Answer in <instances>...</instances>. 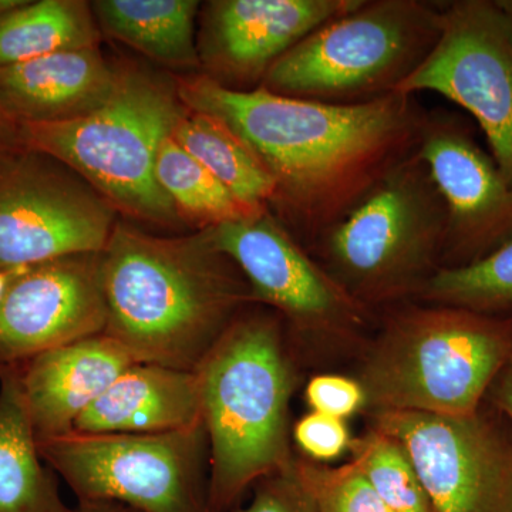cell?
Segmentation results:
<instances>
[{"mask_svg":"<svg viewBox=\"0 0 512 512\" xmlns=\"http://www.w3.org/2000/svg\"><path fill=\"white\" fill-rule=\"evenodd\" d=\"M174 80L185 107L218 117L251 148L274 180L269 211L309 244L417 150L427 113L400 93L328 104L238 92L202 72Z\"/></svg>","mask_w":512,"mask_h":512,"instance_id":"cell-1","label":"cell"},{"mask_svg":"<svg viewBox=\"0 0 512 512\" xmlns=\"http://www.w3.org/2000/svg\"><path fill=\"white\" fill-rule=\"evenodd\" d=\"M171 137L204 165L239 201L269 208L275 195L271 175L251 148L218 117L188 109Z\"/></svg>","mask_w":512,"mask_h":512,"instance_id":"cell-22","label":"cell"},{"mask_svg":"<svg viewBox=\"0 0 512 512\" xmlns=\"http://www.w3.org/2000/svg\"><path fill=\"white\" fill-rule=\"evenodd\" d=\"M484 402L504 414L512 424V357L495 377Z\"/></svg>","mask_w":512,"mask_h":512,"instance_id":"cell-30","label":"cell"},{"mask_svg":"<svg viewBox=\"0 0 512 512\" xmlns=\"http://www.w3.org/2000/svg\"><path fill=\"white\" fill-rule=\"evenodd\" d=\"M30 265L12 266V268H0V302L5 298L10 286L15 284L20 275L25 274Z\"/></svg>","mask_w":512,"mask_h":512,"instance_id":"cell-33","label":"cell"},{"mask_svg":"<svg viewBox=\"0 0 512 512\" xmlns=\"http://www.w3.org/2000/svg\"><path fill=\"white\" fill-rule=\"evenodd\" d=\"M119 214L72 168L39 151L0 164V268L100 254Z\"/></svg>","mask_w":512,"mask_h":512,"instance_id":"cell-11","label":"cell"},{"mask_svg":"<svg viewBox=\"0 0 512 512\" xmlns=\"http://www.w3.org/2000/svg\"><path fill=\"white\" fill-rule=\"evenodd\" d=\"M100 254L30 265L0 302V370L104 333Z\"/></svg>","mask_w":512,"mask_h":512,"instance_id":"cell-14","label":"cell"},{"mask_svg":"<svg viewBox=\"0 0 512 512\" xmlns=\"http://www.w3.org/2000/svg\"><path fill=\"white\" fill-rule=\"evenodd\" d=\"M447 208L416 151L313 239V258L360 305L416 298L443 265Z\"/></svg>","mask_w":512,"mask_h":512,"instance_id":"cell-6","label":"cell"},{"mask_svg":"<svg viewBox=\"0 0 512 512\" xmlns=\"http://www.w3.org/2000/svg\"><path fill=\"white\" fill-rule=\"evenodd\" d=\"M79 501L140 512H212L204 423L164 434H82L37 443Z\"/></svg>","mask_w":512,"mask_h":512,"instance_id":"cell-8","label":"cell"},{"mask_svg":"<svg viewBox=\"0 0 512 512\" xmlns=\"http://www.w3.org/2000/svg\"><path fill=\"white\" fill-rule=\"evenodd\" d=\"M241 512H318L296 470L295 457L254 485L251 503Z\"/></svg>","mask_w":512,"mask_h":512,"instance_id":"cell-27","label":"cell"},{"mask_svg":"<svg viewBox=\"0 0 512 512\" xmlns=\"http://www.w3.org/2000/svg\"><path fill=\"white\" fill-rule=\"evenodd\" d=\"M511 357L512 313L407 306L387 318L359 382L372 413L467 416Z\"/></svg>","mask_w":512,"mask_h":512,"instance_id":"cell-5","label":"cell"},{"mask_svg":"<svg viewBox=\"0 0 512 512\" xmlns=\"http://www.w3.org/2000/svg\"><path fill=\"white\" fill-rule=\"evenodd\" d=\"M156 177L178 218L197 231L254 217L269 208L244 204L184 148L168 136L156 160Z\"/></svg>","mask_w":512,"mask_h":512,"instance_id":"cell-23","label":"cell"},{"mask_svg":"<svg viewBox=\"0 0 512 512\" xmlns=\"http://www.w3.org/2000/svg\"><path fill=\"white\" fill-rule=\"evenodd\" d=\"M25 0H0V16L6 15L18 6L22 5Z\"/></svg>","mask_w":512,"mask_h":512,"instance_id":"cell-34","label":"cell"},{"mask_svg":"<svg viewBox=\"0 0 512 512\" xmlns=\"http://www.w3.org/2000/svg\"><path fill=\"white\" fill-rule=\"evenodd\" d=\"M119 74L100 46L0 67V109L18 126L80 119L106 103Z\"/></svg>","mask_w":512,"mask_h":512,"instance_id":"cell-17","label":"cell"},{"mask_svg":"<svg viewBox=\"0 0 512 512\" xmlns=\"http://www.w3.org/2000/svg\"><path fill=\"white\" fill-rule=\"evenodd\" d=\"M73 512H140L133 508L126 507L117 503H107V501H79Z\"/></svg>","mask_w":512,"mask_h":512,"instance_id":"cell-32","label":"cell"},{"mask_svg":"<svg viewBox=\"0 0 512 512\" xmlns=\"http://www.w3.org/2000/svg\"><path fill=\"white\" fill-rule=\"evenodd\" d=\"M397 93L439 94L466 110L512 187V0L441 2L439 42Z\"/></svg>","mask_w":512,"mask_h":512,"instance_id":"cell-9","label":"cell"},{"mask_svg":"<svg viewBox=\"0 0 512 512\" xmlns=\"http://www.w3.org/2000/svg\"><path fill=\"white\" fill-rule=\"evenodd\" d=\"M187 111L174 76L120 63L116 89L103 106L63 123L20 124V143L72 168L117 214L175 228L181 221L158 184L156 160Z\"/></svg>","mask_w":512,"mask_h":512,"instance_id":"cell-4","label":"cell"},{"mask_svg":"<svg viewBox=\"0 0 512 512\" xmlns=\"http://www.w3.org/2000/svg\"><path fill=\"white\" fill-rule=\"evenodd\" d=\"M22 150H25V147L20 143L18 124L13 123L5 111L0 109V164Z\"/></svg>","mask_w":512,"mask_h":512,"instance_id":"cell-31","label":"cell"},{"mask_svg":"<svg viewBox=\"0 0 512 512\" xmlns=\"http://www.w3.org/2000/svg\"><path fill=\"white\" fill-rule=\"evenodd\" d=\"M0 512H73L40 457L13 367L0 370Z\"/></svg>","mask_w":512,"mask_h":512,"instance_id":"cell-19","label":"cell"},{"mask_svg":"<svg viewBox=\"0 0 512 512\" xmlns=\"http://www.w3.org/2000/svg\"><path fill=\"white\" fill-rule=\"evenodd\" d=\"M416 153L447 208L441 268L474 264L512 239V187L466 119L427 111Z\"/></svg>","mask_w":512,"mask_h":512,"instance_id":"cell-13","label":"cell"},{"mask_svg":"<svg viewBox=\"0 0 512 512\" xmlns=\"http://www.w3.org/2000/svg\"><path fill=\"white\" fill-rule=\"evenodd\" d=\"M296 446L313 461L336 460L350 450V437L345 420L312 412L303 416L292 429Z\"/></svg>","mask_w":512,"mask_h":512,"instance_id":"cell-28","label":"cell"},{"mask_svg":"<svg viewBox=\"0 0 512 512\" xmlns=\"http://www.w3.org/2000/svg\"><path fill=\"white\" fill-rule=\"evenodd\" d=\"M133 363L123 345L100 333L13 367L37 443L72 433L77 419Z\"/></svg>","mask_w":512,"mask_h":512,"instance_id":"cell-16","label":"cell"},{"mask_svg":"<svg viewBox=\"0 0 512 512\" xmlns=\"http://www.w3.org/2000/svg\"><path fill=\"white\" fill-rule=\"evenodd\" d=\"M305 397L312 412L342 420L366 407V393L362 384L345 376L313 377L306 386Z\"/></svg>","mask_w":512,"mask_h":512,"instance_id":"cell-29","label":"cell"},{"mask_svg":"<svg viewBox=\"0 0 512 512\" xmlns=\"http://www.w3.org/2000/svg\"><path fill=\"white\" fill-rule=\"evenodd\" d=\"M417 301L488 315L512 313V239L463 268H441Z\"/></svg>","mask_w":512,"mask_h":512,"instance_id":"cell-24","label":"cell"},{"mask_svg":"<svg viewBox=\"0 0 512 512\" xmlns=\"http://www.w3.org/2000/svg\"><path fill=\"white\" fill-rule=\"evenodd\" d=\"M295 464L318 512H393L353 461L326 467L295 458Z\"/></svg>","mask_w":512,"mask_h":512,"instance_id":"cell-26","label":"cell"},{"mask_svg":"<svg viewBox=\"0 0 512 512\" xmlns=\"http://www.w3.org/2000/svg\"><path fill=\"white\" fill-rule=\"evenodd\" d=\"M205 232L245 276L256 305L271 308L299 335L348 338L366 325L372 311L355 301L271 211Z\"/></svg>","mask_w":512,"mask_h":512,"instance_id":"cell-12","label":"cell"},{"mask_svg":"<svg viewBox=\"0 0 512 512\" xmlns=\"http://www.w3.org/2000/svg\"><path fill=\"white\" fill-rule=\"evenodd\" d=\"M104 333L136 362L195 372L256 305L247 279L207 232L158 237L117 221L101 252Z\"/></svg>","mask_w":512,"mask_h":512,"instance_id":"cell-2","label":"cell"},{"mask_svg":"<svg viewBox=\"0 0 512 512\" xmlns=\"http://www.w3.org/2000/svg\"><path fill=\"white\" fill-rule=\"evenodd\" d=\"M100 40V28L89 2L25 0L0 16V67L100 46Z\"/></svg>","mask_w":512,"mask_h":512,"instance_id":"cell-21","label":"cell"},{"mask_svg":"<svg viewBox=\"0 0 512 512\" xmlns=\"http://www.w3.org/2000/svg\"><path fill=\"white\" fill-rule=\"evenodd\" d=\"M409 454L434 512H512V424L488 403L467 416L372 413Z\"/></svg>","mask_w":512,"mask_h":512,"instance_id":"cell-10","label":"cell"},{"mask_svg":"<svg viewBox=\"0 0 512 512\" xmlns=\"http://www.w3.org/2000/svg\"><path fill=\"white\" fill-rule=\"evenodd\" d=\"M441 35V2L357 0L268 70L261 86L278 96L362 104L399 92Z\"/></svg>","mask_w":512,"mask_h":512,"instance_id":"cell-7","label":"cell"},{"mask_svg":"<svg viewBox=\"0 0 512 512\" xmlns=\"http://www.w3.org/2000/svg\"><path fill=\"white\" fill-rule=\"evenodd\" d=\"M100 32L170 69H200L195 0H96Z\"/></svg>","mask_w":512,"mask_h":512,"instance_id":"cell-20","label":"cell"},{"mask_svg":"<svg viewBox=\"0 0 512 512\" xmlns=\"http://www.w3.org/2000/svg\"><path fill=\"white\" fill-rule=\"evenodd\" d=\"M202 423L197 372L133 363L77 419L76 433L164 434Z\"/></svg>","mask_w":512,"mask_h":512,"instance_id":"cell-18","label":"cell"},{"mask_svg":"<svg viewBox=\"0 0 512 512\" xmlns=\"http://www.w3.org/2000/svg\"><path fill=\"white\" fill-rule=\"evenodd\" d=\"M195 372L210 448V507L228 512L249 487L293 460L296 373L281 316L249 306Z\"/></svg>","mask_w":512,"mask_h":512,"instance_id":"cell-3","label":"cell"},{"mask_svg":"<svg viewBox=\"0 0 512 512\" xmlns=\"http://www.w3.org/2000/svg\"><path fill=\"white\" fill-rule=\"evenodd\" d=\"M353 463L393 512H434L413 461L399 441L373 429L353 440Z\"/></svg>","mask_w":512,"mask_h":512,"instance_id":"cell-25","label":"cell"},{"mask_svg":"<svg viewBox=\"0 0 512 512\" xmlns=\"http://www.w3.org/2000/svg\"><path fill=\"white\" fill-rule=\"evenodd\" d=\"M357 0H212L197 49L202 73L227 89L261 86L276 60Z\"/></svg>","mask_w":512,"mask_h":512,"instance_id":"cell-15","label":"cell"}]
</instances>
